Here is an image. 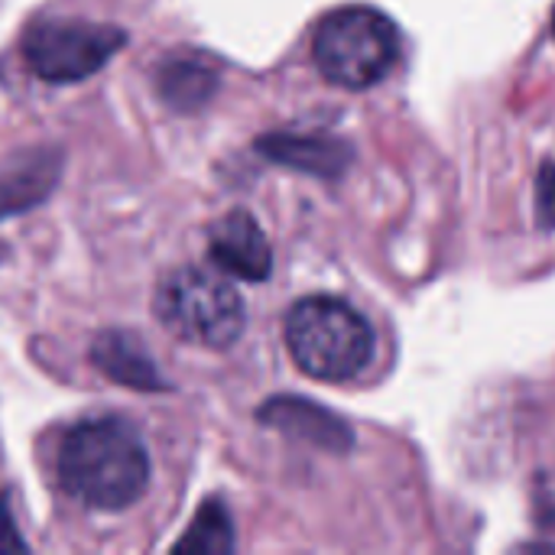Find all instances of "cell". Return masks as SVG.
<instances>
[{
  "label": "cell",
  "mask_w": 555,
  "mask_h": 555,
  "mask_svg": "<svg viewBox=\"0 0 555 555\" xmlns=\"http://www.w3.org/2000/svg\"><path fill=\"white\" fill-rule=\"evenodd\" d=\"M312 52L332 85L361 91L390 75L400 55V36L380 10L341 7L322 20Z\"/></svg>",
  "instance_id": "3"
},
{
  "label": "cell",
  "mask_w": 555,
  "mask_h": 555,
  "mask_svg": "<svg viewBox=\"0 0 555 555\" xmlns=\"http://www.w3.org/2000/svg\"><path fill=\"white\" fill-rule=\"evenodd\" d=\"M59 481L91 511H124L150 485L146 446L120 416L85 420L59 449Z\"/></svg>",
  "instance_id": "1"
},
{
  "label": "cell",
  "mask_w": 555,
  "mask_h": 555,
  "mask_svg": "<svg viewBox=\"0 0 555 555\" xmlns=\"http://www.w3.org/2000/svg\"><path fill=\"white\" fill-rule=\"evenodd\" d=\"M127 33L85 20H39L23 36L26 65L46 81H81L107 65Z\"/></svg>",
  "instance_id": "5"
},
{
  "label": "cell",
  "mask_w": 555,
  "mask_h": 555,
  "mask_svg": "<svg viewBox=\"0 0 555 555\" xmlns=\"http://www.w3.org/2000/svg\"><path fill=\"white\" fill-rule=\"evenodd\" d=\"M91 358L111 380H117L124 387H133V390H163L166 387L153 358L143 351L140 338H133L127 332H104L94 341Z\"/></svg>",
  "instance_id": "10"
},
{
  "label": "cell",
  "mask_w": 555,
  "mask_h": 555,
  "mask_svg": "<svg viewBox=\"0 0 555 555\" xmlns=\"http://www.w3.org/2000/svg\"><path fill=\"white\" fill-rule=\"evenodd\" d=\"M59 176V159L49 150L23 153L16 163L0 169V221L39 205Z\"/></svg>",
  "instance_id": "9"
},
{
  "label": "cell",
  "mask_w": 555,
  "mask_h": 555,
  "mask_svg": "<svg viewBox=\"0 0 555 555\" xmlns=\"http://www.w3.org/2000/svg\"><path fill=\"white\" fill-rule=\"evenodd\" d=\"M286 345L293 361L325 384L358 377L374 358V335L364 315L332 296H312L289 309Z\"/></svg>",
  "instance_id": "2"
},
{
  "label": "cell",
  "mask_w": 555,
  "mask_h": 555,
  "mask_svg": "<svg viewBox=\"0 0 555 555\" xmlns=\"http://www.w3.org/2000/svg\"><path fill=\"white\" fill-rule=\"evenodd\" d=\"M218 88V68L205 55H172L159 68V94L176 111H198Z\"/></svg>",
  "instance_id": "11"
},
{
  "label": "cell",
  "mask_w": 555,
  "mask_h": 555,
  "mask_svg": "<svg viewBox=\"0 0 555 555\" xmlns=\"http://www.w3.org/2000/svg\"><path fill=\"white\" fill-rule=\"evenodd\" d=\"M537 215L543 228H555V163H546L537 179Z\"/></svg>",
  "instance_id": "13"
},
{
  "label": "cell",
  "mask_w": 555,
  "mask_h": 555,
  "mask_svg": "<svg viewBox=\"0 0 555 555\" xmlns=\"http://www.w3.org/2000/svg\"><path fill=\"white\" fill-rule=\"evenodd\" d=\"M257 150L289 169H302L325 179L338 176L351 159V150L341 140L319 137V133H270L260 137Z\"/></svg>",
  "instance_id": "8"
},
{
  "label": "cell",
  "mask_w": 555,
  "mask_h": 555,
  "mask_svg": "<svg viewBox=\"0 0 555 555\" xmlns=\"http://www.w3.org/2000/svg\"><path fill=\"white\" fill-rule=\"evenodd\" d=\"M553 29H555V10H553Z\"/></svg>",
  "instance_id": "15"
},
{
  "label": "cell",
  "mask_w": 555,
  "mask_h": 555,
  "mask_svg": "<svg viewBox=\"0 0 555 555\" xmlns=\"http://www.w3.org/2000/svg\"><path fill=\"white\" fill-rule=\"evenodd\" d=\"M208 254L211 260L241 280H267L273 267V250L260 224L247 211H228L208 234Z\"/></svg>",
  "instance_id": "6"
},
{
  "label": "cell",
  "mask_w": 555,
  "mask_h": 555,
  "mask_svg": "<svg viewBox=\"0 0 555 555\" xmlns=\"http://www.w3.org/2000/svg\"><path fill=\"white\" fill-rule=\"evenodd\" d=\"M156 315L176 338L205 348H228L244 332V302L237 289L221 273L202 267H182L163 280Z\"/></svg>",
  "instance_id": "4"
},
{
  "label": "cell",
  "mask_w": 555,
  "mask_h": 555,
  "mask_svg": "<svg viewBox=\"0 0 555 555\" xmlns=\"http://www.w3.org/2000/svg\"><path fill=\"white\" fill-rule=\"evenodd\" d=\"M260 420L280 433H289L296 439H306L312 446L332 449V452H345L351 449V429L332 416L328 410L306 403L299 397H276L260 410Z\"/></svg>",
  "instance_id": "7"
},
{
  "label": "cell",
  "mask_w": 555,
  "mask_h": 555,
  "mask_svg": "<svg viewBox=\"0 0 555 555\" xmlns=\"http://www.w3.org/2000/svg\"><path fill=\"white\" fill-rule=\"evenodd\" d=\"M0 553H26V543L16 537V527L10 520L7 501L0 498Z\"/></svg>",
  "instance_id": "14"
},
{
  "label": "cell",
  "mask_w": 555,
  "mask_h": 555,
  "mask_svg": "<svg viewBox=\"0 0 555 555\" xmlns=\"http://www.w3.org/2000/svg\"><path fill=\"white\" fill-rule=\"evenodd\" d=\"M234 550V530H231V517L218 501H208L198 517L192 520L189 533L176 543V553H231Z\"/></svg>",
  "instance_id": "12"
}]
</instances>
